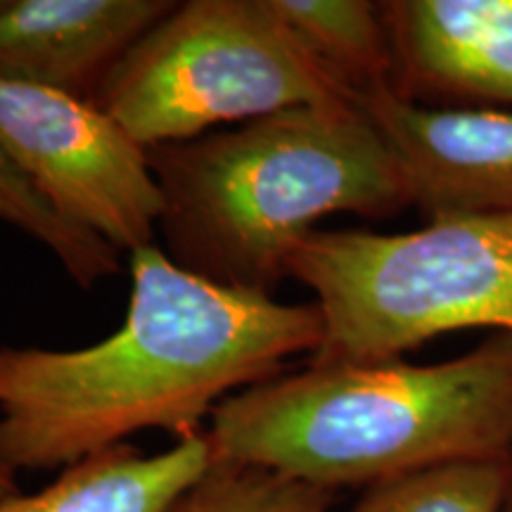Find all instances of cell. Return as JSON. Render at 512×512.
<instances>
[{
  "label": "cell",
  "mask_w": 512,
  "mask_h": 512,
  "mask_svg": "<svg viewBox=\"0 0 512 512\" xmlns=\"http://www.w3.org/2000/svg\"><path fill=\"white\" fill-rule=\"evenodd\" d=\"M119 330L83 349L0 347V465L64 470L140 432H204L230 396L323 347L316 304H285L185 271L157 245L128 254Z\"/></svg>",
  "instance_id": "cell-1"
},
{
  "label": "cell",
  "mask_w": 512,
  "mask_h": 512,
  "mask_svg": "<svg viewBox=\"0 0 512 512\" xmlns=\"http://www.w3.org/2000/svg\"><path fill=\"white\" fill-rule=\"evenodd\" d=\"M214 460L332 491L370 489L512 451V335L441 363L323 361L230 396L211 415Z\"/></svg>",
  "instance_id": "cell-2"
},
{
  "label": "cell",
  "mask_w": 512,
  "mask_h": 512,
  "mask_svg": "<svg viewBox=\"0 0 512 512\" xmlns=\"http://www.w3.org/2000/svg\"><path fill=\"white\" fill-rule=\"evenodd\" d=\"M164 195L166 256L185 271L271 294L332 214L382 219L411 204L382 133L356 100L252 119L223 133L147 147Z\"/></svg>",
  "instance_id": "cell-3"
},
{
  "label": "cell",
  "mask_w": 512,
  "mask_h": 512,
  "mask_svg": "<svg viewBox=\"0 0 512 512\" xmlns=\"http://www.w3.org/2000/svg\"><path fill=\"white\" fill-rule=\"evenodd\" d=\"M287 275L316 294L323 361H392L463 330L512 335V214L408 233L313 230Z\"/></svg>",
  "instance_id": "cell-4"
},
{
  "label": "cell",
  "mask_w": 512,
  "mask_h": 512,
  "mask_svg": "<svg viewBox=\"0 0 512 512\" xmlns=\"http://www.w3.org/2000/svg\"><path fill=\"white\" fill-rule=\"evenodd\" d=\"M356 100L271 0L176 3L102 83L95 105L145 147L207 136L292 107Z\"/></svg>",
  "instance_id": "cell-5"
},
{
  "label": "cell",
  "mask_w": 512,
  "mask_h": 512,
  "mask_svg": "<svg viewBox=\"0 0 512 512\" xmlns=\"http://www.w3.org/2000/svg\"><path fill=\"white\" fill-rule=\"evenodd\" d=\"M0 152L64 221L119 252L155 245L164 195L147 150L93 100L0 79Z\"/></svg>",
  "instance_id": "cell-6"
},
{
  "label": "cell",
  "mask_w": 512,
  "mask_h": 512,
  "mask_svg": "<svg viewBox=\"0 0 512 512\" xmlns=\"http://www.w3.org/2000/svg\"><path fill=\"white\" fill-rule=\"evenodd\" d=\"M356 102L382 133L411 204L427 219L512 214V110L425 105L394 83L368 88Z\"/></svg>",
  "instance_id": "cell-7"
},
{
  "label": "cell",
  "mask_w": 512,
  "mask_h": 512,
  "mask_svg": "<svg viewBox=\"0 0 512 512\" xmlns=\"http://www.w3.org/2000/svg\"><path fill=\"white\" fill-rule=\"evenodd\" d=\"M171 0H0V79L98 98Z\"/></svg>",
  "instance_id": "cell-8"
},
{
  "label": "cell",
  "mask_w": 512,
  "mask_h": 512,
  "mask_svg": "<svg viewBox=\"0 0 512 512\" xmlns=\"http://www.w3.org/2000/svg\"><path fill=\"white\" fill-rule=\"evenodd\" d=\"M380 5L401 95H446L512 110V0Z\"/></svg>",
  "instance_id": "cell-9"
},
{
  "label": "cell",
  "mask_w": 512,
  "mask_h": 512,
  "mask_svg": "<svg viewBox=\"0 0 512 512\" xmlns=\"http://www.w3.org/2000/svg\"><path fill=\"white\" fill-rule=\"evenodd\" d=\"M214 465L207 430L145 453L121 444L67 465L36 494L0 501V512H171Z\"/></svg>",
  "instance_id": "cell-10"
},
{
  "label": "cell",
  "mask_w": 512,
  "mask_h": 512,
  "mask_svg": "<svg viewBox=\"0 0 512 512\" xmlns=\"http://www.w3.org/2000/svg\"><path fill=\"white\" fill-rule=\"evenodd\" d=\"M302 46L354 93L394 83V48L382 5L368 0H271Z\"/></svg>",
  "instance_id": "cell-11"
},
{
  "label": "cell",
  "mask_w": 512,
  "mask_h": 512,
  "mask_svg": "<svg viewBox=\"0 0 512 512\" xmlns=\"http://www.w3.org/2000/svg\"><path fill=\"white\" fill-rule=\"evenodd\" d=\"M508 458L460 460L389 479L344 512H501Z\"/></svg>",
  "instance_id": "cell-12"
},
{
  "label": "cell",
  "mask_w": 512,
  "mask_h": 512,
  "mask_svg": "<svg viewBox=\"0 0 512 512\" xmlns=\"http://www.w3.org/2000/svg\"><path fill=\"white\" fill-rule=\"evenodd\" d=\"M0 223L22 230L55 254L64 271L83 290L119 271V249L98 235L64 221L34 190L17 166L0 152Z\"/></svg>",
  "instance_id": "cell-13"
},
{
  "label": "cell",
  "mask_w": 512,
  "mask_h": 512,
  "mask_svg": "<svg viewBox=\"0 0 512 512\" xmlns=\"http://www.w3.org/2000/svg\"><path fill=\"white\" fill-rule=\"evenodd\" d=\"M337 494L297 479L214 460L171 512H335Z\"/></svg>",
  "instance_id": "cell-14"
},
{
  "label": "cell",
  "mask_w": 512,
  "mask_h": 512,
  "mask_svg": "<svg viewBox=\"0 0 512 512\" xmlns=\"http://www.w3.org/2000/svg\"><path fill=\"white\" fill-rule=\"evenodd\" d=\"M15 494H19L15 472H10L8 467L0 465V501L8 496H15Z\"/></svg>",
  "instance_id": "cell-15"
},
{
  "label": "cell",
  "mask_w": 512,
  "mask_h": 512,
  "mask_svg": "<svg viewBox=\"0 0 512 512\" xmlns=\"http://www.w3.org/2000/svg\"><path fill=\"white\" fill-rule=\"evenodd\" d=\"M501 512H512V451L508 456V479H505V494H503Z\"/></svg>",
  "instance_id": "cell-16"
}]
</instances>
